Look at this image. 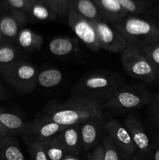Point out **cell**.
Masks as SVG:
<instances>
[{
    "instance_id": "3957f363",
    "label": "cell",
    "mask_w": 159,
    "mask_h": 160,
    "mask_svg": "<svg viewBox=\"0 0 159 160\" xmlns=\"http://www.w3.org/2000/svg\"><path fill=\"white\" fill-rule=\"evenodd\" d=\"M123 86V79L118 73L97 72L84 76L73 88L74 95L91 99L106 100Z\"/></svg>"
},
{
    "instance_id": "83f0119b",
    "label": "cell",
    "mask_w": 159,
    "mask_h": 160,
    "mask_svg": "<svg viewBox=\"0 0 159 160\" xmlns=\"http://www.w3.org/2000/svg\"><path fill=\"white\" fill-rule=\"evenodd\" d=\"M117 2L131 15L143 13L147 9L148 3L143 0H116Z\"/></svg>"
},
{
    "instance_id": "4dcf8cb0",
    "label": "cell",
    "mask_w": 159,
    "mask_h": 160,
    "mask_svg": "<svg viewBox=\"0 0 159 160\" xmlns=\"http://www.w3.org/2000/svg\"><path fill=\"white\" fill-rule=\"evenodd\" d=\"M88 160H104V152L102 145H98L88 156Z\"/></svg>"
},
{
    "instance_id": "2e32d148",
    "label": "cell",
    "mask_w": 159,
    "mask_h": 160,
    "mask_svg": "<svg viewBox=\"0 0 159 160\" xmlns=\"http://www.w3.org/2000/svg\"><path fill=\"white\" fill-rule=\"evenodd\" d=\"M0 124L9 134L17 135L24 134L28 123L20 116L0 108Z\"/></svg>"
},
{
    "instance_id": "1f68e13d",
    "label": "cell",
    "mask_w": 159,
    "mask_h": 160,
    "mask_svg": "<svg viewBox=\"0 0 159 160\" xmlns=\"http://www.w3.org/2000/svg\"><path fill=\"white\" fill-rule=\"evenodd\" d=\"M145 160H159V142L151 145L149 154Z\"/></svg>"
},
{
    "instance_id": "5b68a950",
    "label": "cell",
    "mask_w": 159,
    "mask_h": 160,
    "mask_svg": "<svg viewBox=\"0 0 159 160\" xmlns=\"http://www.w3.org/2000/svg\"><path fill=\"white\" fill-rule=\"evenodd\" d=\"M120 59L125 70L129 76L147 83L159 82L157 71L143 56L140 48L127 45L120 52Z\"/></svg>"
},
{
    "instance_id": "ffe728a7",
    "label": "cell",
    "mask_w": 159,
    "mask_h": 160,
    "mask_svg": "<svg viewBox=\"0 0 159 160\" xmlns=\"http://www.w3.org/2000/svg\"><path fill=\"white\" fill-rule=\"evenodd\" d=\"M72 9L90 22L103 20L93 0H73Z\"/></svg>"
},
{
    "instance_id": "9a60e30c",
    "label": "cell",
    "mask_w": 159,
    "mask_h": 160,
    "mask_svg": "<svg viewBox=\"0 0 159 160\" xmlns=\"http://www.w3.org/2000/svg\"><path fill=\"white\" fill-rule=\"evenodd\" d=\"M0 160H26L17 134H8L0 142Z\"/></svg>"
},
{
    "instance_id": "8d00e7d4",
    "label": "cell",
    "mask_w": 159,
    "mask_h": 160,
    "mask_svg": "<svg viewBox=\"0 0 159 160\" xmlns=\"http://www.w3.org/2000/svg\"><path fill=\"white\" fill-rule=\"evenodd\" d=\"M154 116H155L156 123H157V128H158V131H159V114L157 113V112H154Z\"/></svg>"
},
{
    "instance_id": "f546056e",
    "label": "cell",
    "mask_w": 159,
    "mask_h": 160,
    "mask_svg": "<svg viewBox=\"0 0 159 160\" xmlns=\"http://www.w3.org/2000/svg\"><path fill=\"white\" fill-rule=\"evenodd\" d=\"M140 49L154 67L159 78V42L140 47Z\"/></svg>"
},
{
    "instance_id": "4fadbf2b",
    "label": "cell",
    "mask_w": 159,
    "mask_h": 160,
    "mask_svg": "<svg viewBox=\"0 0 159 160\" xmlns=\"http://www.w3.org/2000/svg\"><path fill=\"white\" fill-rule=\"evenodd\" d=\"M96 4L102 20L112 26L123 19L129 13L117 2L116 0H93Z\"/></svg>"
},
{
    "instance_id": "603a6c76",
    "label": "cell",
    "mask_w": 159,
    "mask_h": 160,
    "mask_svg": "<svg viewBox=\"0 0 159 160\" xmlns=\"http://www.w3.org/2000/svg\"><path fill=\"white\" fill-rule=\"evenodd\" d=\"M62 73L55 68L45 69L37 73V84L45 88H54L62 81Z\"/></svg>"
},
{
    "instance_id": "44dd1931",
    "label": "cell",
    "mask_w": 159,
    "mask_h": 160,
    "mask_svg": "<svg viewBox=\"0 0 159 160\" xmlns=\"http://www.w3.org/2000/svg\"><path fill=\"white\" fill-rule=\"evenodd\" d=\"M77 41L70 38L58 37L52 39L48 45L51 54L57 56H64L73 52L76 49Z\"/></svg>"
},
{
    "instance_id": "ac0fdd59",
    "label": "cell",
    "mask_w": 159,
    "mask_h": 160,
    "mask_svg": "<svg viewBox=\"0 0 159 160\" xmlns=\"http://www.w3.org/2000/svg\"><path fill=\"white\" fill-rule=\"evenodd\" d=\"M20 48L27 52L39 51L43 45V38L28 28H22L17 38Z\"/></svg>"
},
{
    "instance_id": "ba28073f",
    "label": "cell",
    "mask_w": 159,
    "mask_h": 160,
    "mask_svg": "<svg viewBox=\"0 0 159 160\" xmlns=\"http://www.w3.org/2000/svg\"><path fill=\"white\" fill-rule=\"evenodd\" d=\"M104 131L106 137L118 147L129 159H132L137 154L136 145L124 124L116 120L109 118L104 124Z\"/></svg>"
},
{
    "instance_id": "277c9868",
    "label": "cell",
    "mask_w": 159,
    "mask_h": 160,
    "mask_svg": "<svg viewBox=\"0 0 159 160\" xmlns=\"http://www.w3.org/2000/svg\"><path fill=\"white\" fill-rule=\"evenodd\" d=\"M154 95L138 85L122 86L105 100L103 107L115 112L134 110L153 102Z\"/></svg>"
},
{
    "instance_id": "ab89813d",
    "label": "cell",
    "mask_w": 159,
    "mask_h": 160,
    "mask_svg": "<svg viewBox=\"0 0 159 160\" xmlns=\"http://www.w3.org/2000/svg\"><path fill=\"white\" fill-rule=\"evenodd\" d=\"M156 13H157V17H158V18H159V8L157 9V12H156Z\"/></svg>"
},
{
    "instance_id": "d4e9b609",
    "label": "cell",
    "mask_w": 159,
    "mask_h": 160,
    "mask_svg": "<svg viewBox=\"0 0 159 160\" xmlns=\"http://www.w3.org/2000/svg\"><path fill=\"white\" fill-rule=\"evenodd\" d=\"M101 145L104 152V160H131L106 136L103 138Z\"/></svg>"
},
{
    "instance_id": "52a82bcc",
    "label": "cell",
    "mask_w": 159,
    "mask_h": 160,
    "mask_svg": "<svg viewBox=\"0 0 159 160\" xmlns=\"http://www.w3.org/2000/svg\"><path fill=\"white\" fill-rule=\"evenodd\" d=\"M67 20L69 26L76 37L91 51L98 52L101 49L96 31L91 22L78 14L73 9L67 17Z\"/></svg>"
},
{
    "instance_id": "7402d4cb",
    "label": "cell",
    "mask_w": 159,
    "mask_h": 160,
    "mask_svg": "<svg viewBox=\"0 0 159 160\" xmlns=\"http://www.w3.org/2000/svg\"><path fill=\"white\" fill-rule=\"evenodd\" d=\"M41 142L48 160H62L69 155L59 135Z\"/></svg>"
},
{
    "instance_id": "e0dca14e",
    "label": "cell",
    "mask_w": 159,
    "mask_h": 160,
    "mask_svg": "<svg viewBox=\"0 0 159 160\" xmlns=\"http://www.w3.org/2000/svg\"><path fill=\"white\" fill-rule=\"evenodd\" d=\"M29 19L40 21L54 20L58 17L54 11L41 0H28Z\"/></svg>"
},
{
    "instance_id": "8fae6325",
    "label": "cell",
    "mask_w": 159,
    "mask_h": 160,
    "mask_svg": "<svg viewBox=\"0 0 159 160\" xmlns=\"http://www.w3.org/2000/svg\"><path fill=\"white\" fill-rule=\"evenodd\" d=\"M65 128L41 117L28 123L26 131L20 136H26L38 142H44L59 135Z\"/></svg>"
},
{
    "instance_id": "d6986e66",
    "label": "cell",
    "mask_w": 159,
    "mask_h": 160,
    "mask_svg": "<svg viewBox=\"0 0 159 160\" xmlns=\"http://www.w3.org/2000/svg\"><path fill=\"white\" fill-rule=\"evenodd\" d=\"M23 23L12 12L0 17V33L3 39H17Z\"/></svg>"
},
{
    "instance_id": "5bb4252c",
    "label": "cell",
    "mask_w": 159,
    "mask_h": 160,
    "mask_svg": "<svg viewBox=\"0 0 159 160\" xmlns=\"http://www.w3.org/2000/svg\"><path fill=\"white\" fill-rule=\"evenodd\" d=\"M59 136L69 154L77 156L80 154L82 142L79 124L65 127Z\"/></svg>"
},
{
    "instance_id": "484cf974",
    "label": "cell",
    "mask_w": 159,
    "mask_h": 160,
    "mask_svg": "<svg viewBox=\"0 0 159 160\" xmlns=\"http://www.w3.org/2000/svg\"><path fill=\"white\" fill-rule=\"evenodd\" d=\"M28 148L31 160H48L41 142L26 136H20Z\"/></svg>"
},
{
    "instance_id": "836d02e7",
    "label": "cell",
    "mask_w": 159,
    "mask_h": 160,
    "mask_svg": "<svg viewBox=\"0 0 159 160\" xmlns=\"http://www.w3.org/2000/svg\"><path fill=\"white\" fill-rule=\"evenodd\" d=\"M8 134H9V133H8L7 131L4 129V128L0 124V142H1L6 135H8Z\"/></svg>"
},
{
    "instance_id": "f35d334b",
    "label": "cell",
    "mask_w": 159,
    "mask_h": 160,
    "mask_svg": "<svg viewBox=\"0 0 159 160\" xmlns=\"http://www.w3.org/2000/svg\"><path fill=\"white\" fill-rule=\"evenodd\" d=\"M2 40H3V38H2V36L1 33H0V44L2 43Z\"/></svg>"
},
{
    "instance_id": "6da1fadb",
    "label": "cell",
    "mask_w": 159,
    "mask_h": 160,
    "mask_svg": "<svg viewBox=\"0 0 159 160\" xmlns=\"http://www.w3.org/2000/svg\"><path fill=\"white\" fill-rule=\"evenodd\" d=\"M103 104L98 100L74 95L63 103L48 104L41 117L64 127L80 124L91 119H104Z\"/></svg>"
},
{
    "instance_id": "e575fe53",
    "label": "cell",
    "mask_w": 159,
    "mask_h": 160,
    "mask_svg": "<svg viewBox=\"0 0 159 160\" xmlns=\"http://www.w3.org/2000/svg\"><path fill=\"white\" fill-rule=\"evenodd\" d=\"M62 160H80L79 156H73V155H67Z\"/></svg>"
},
{
    "instance_id": "d6a6232c",
    "label": "cell",
    "mask_w": 159,
    "mask_h": 160,
    "mask_svg": "<svg viewBox=\"0 0 159 160\" xmlns=\"http://www.w3.org/2000/svg\"><path fill=\"white\" fill-rule=\"evenodd\" d=\"M154 106V111L159 114V92L154 95V99L152 102Z\"/></svg>"
},
{
    "instance_id": "cb8c5ba5",
    "label": "cell",
    "mask_w": 159,
    "mask_h": 160,
    "mask_svg": "<svg viewBox=\"0 0 159 160\" xmlns=\"http://www.w3.org/2000/svg\"><path fill=\"white\" fill-rule=\"evenodd\" d=\"M10 12L22 23L29 21L28 15V0H5Z\"/></svg>"
},
{
    "instance_id": "4316f807",
    "label": "cell",
    "mask_w": 159,
    "mask_h": 160,
    "mask_svg": "<svg viewBox=\"0 0 159 160\" xmlns=\"http://www.w3.org/2000/svg\"><path fill=\"white\" fill-rule=\"evenodd\" d=\"M18 52L16 48L9 44H0V69L17 61Z\"/></svg>"
},
{
    "instance_id": "8992f818",
    "label": "cell",
    "mask_w": 159,
    "mask_h": 160,
    "mask_svg": "<svg viewBox=\"0 0 159 160\" xmlns=\"http://www.w3.org/2000/svg\"><path fill=\"white\" fill-rule=\"evenodd\" d=\"M0 74L18 93H31L37 85V69L25 61L17 60L11 65L1 68Z\"/></svg>"
},
{
    "instance_id": "d590c367",
    "label": "cell",
    "mask_w": 159,
    "mask_h": 160,
    "mask_svg": "<svg viewBox=\"0 0 159 160\" xmlns=\"http://www.w3.org/2000/svg\"><path fill=\"white\" fill-rule=\"evenodd\" d=\"M6 92L4 88H3L2 86L0 84V100H2L6 98Z\"/></svg>"
},
{
    "instance_id": "7c38bea8",
    "label": "cell",
    "mask_w": 159,
    "mask_h": 160,
    "mask_svg": "<svg viewBox=\"0 0 159 160\" xmlns=\"http://www.w3.org/2000/svg\"><path fill=\"white\" fill-rule=\"evenodd\" d=\"M104 119H91L80 125L82 150L89 151L96 148L102 131H104Z\"/></svg>"
},
{
    "instance_id": "f1b7e54d",
    "label": "cell",
    "mask_w": 159,
    "mask_h": 160,
    "mask_svg": "<svg viewBox=\"0 0 159 160\" xmlns=\"http://www.w3.org/2000/svg\"><path fill=\"white\" fill-rule=\"evenodd\" d=\"M58 17H67L72 9L73 0H41Z\"/></svg>"
},
{
    "instance_id": "9c48e42d",
    "label": "cell",
    "mask_w": 159,
    "mask_h": 160,
    "mask_svg": "<svg viewBox=\"0 0 159 160\" xmlns=\"http://www.w3.org/2000/svg\"><path fill=\"white\" fill-rule=\"evenodd\" d=\"M98 35L101 49L111 52H121L127 47L124 37L104 20L91 22Z\"/></svg>"
},
{
    "instance_id": "30bf717a",
    "label": "cell",
    "mask_w": 159,
    "mask_h": 160,
    "mask_svg": "<svg viewBox=\"0 0 159 160\" xmlns=\"http://www.w3.org/2000/svg\"><path fill=\"white\" fill-rule=\"evenodd\" d=\"M124 125L129 131L137 150V156L145 160L151 150V144L145 132L143 124L136 116L129 115L126 118Z\"/></svg>"
},
{
    "instance_id": "74e56055",
    "label": "cell",
    "mask_w": 159,
    "mask_h": 160,
    "mask_svg": "<svg viewBox=\"0 0 159 160\" xmlns=\"http://www.w3.org/2000/svg\"><path fill=\"white\" fill-rule=\"evenodd\" d=\"M131 160H143V159H140V158L139 157V156H137V155H136L135 156H133V157H132V159H131Z\"/></svg>"
},
{
    "instance_id": "7a4b0ae2",
    "label": "cell",
    "mask_w": 159,
    "mask_h": 160,
    "mask_svg": "<svg viewBox=\"0 0 159 160\" xmlns=\"http://www.w3.org/2000/svg\"><path fill=\"white\" fill-rule=\"evenodd\" d=\"M112 27L124 37L127 45L140 48L159 42V23L148 19L128 15Z\"/></svg>"
}]
</instances>
